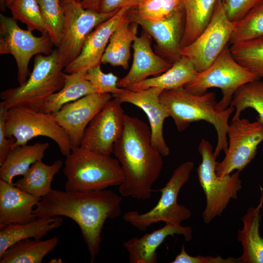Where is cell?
<instances>
[{
    "mask_svg": "<svg viewBox=\"0 0 263 263\" xmlns=\"http://www.w3.org/2000/svg\"><path fill=\"white\" fill-rule=\"evenodd\" d=\"M122 198L111 190L66 191L53 189L41 198L33 210L37 218L63 216L79 226L91 257L100 250L101 232L106 221L121 213Z\"/></svg>",
    "mask_w": 263,
    "mask_h": 263,
    "instance_id": "1",
    "label": "cell"
},
{
    "mask_svg": "<svg viewBox=\"0 0 263 263\" xmlns=\"http://www.w3.org/2000/svg\"><path fill=\"white\" fill-rule=\"evenodd\" d=\"M151 130L145 122L125 114L123 132L113 146L125 179L119 186L121 196L146 200L163 166V156L152 146Z\"/></svg>",
    "mask_w": 263,
    "mask_h": 263,
    "instance_id": "2",
    "label": "cell"
},
{
    "mask_svg": "<svg viewBox=\"0 0 263 263\" xmlns=\"http://www.w3.org/2000/svg\"><path fill=\"white\" fill-rule=\"evenodd\" d=\"M161 102L167 108L169 116L173 119L178 131L181 132L194 122L205 121L212 124L217 134V143L213 153L217 158L221 151L228 148V119L235 108L229 107L222 111L217 109L214 92L194 94L184 87L163 91Z\"/></svg>",
    "mask_w": 263,
    "mask_h": 263,
    "instance_id": "3",
    "label": "cell"
},
{
    "mask_svg": "<svg viewBox=\"0 0 263 263\" xmlns=\"http://www.w3.org/2000/svg\"><path fill=\"white\" fill-rule=\"evenodd\" d=\"M63 171L66 178V191L100 190L119 186L125 179L116 158L81 146L72 147L64 162Z\"/></svg>",
    "mask_w": 263,
    "mask_h": 263,
    "instance_id": "4",
    "label": "cell"
},
{
    "mask_svg": "<svg viewBox=\"0 0 263 263\" xmlns=\"http://www.w3.org/2000/svg\"><path fill=\"white\" fill-rule=\"evenodd\" d=\"M64 68L57 49H53L48 55H37L33 70L26 81L17 87L2 91L0 97L8 109L23 107L42 112L48 98L64 86Z\"/></svg>",
    "mask_w": 263,
    "mask_h": 263,
    "instance_id": "5",
    "label": "cell"
},
{
    "mask_svg": "<svg viewBox=\"0 0 263 263\" xmlns=\"http://www.w3.org/2000/svg\"><path fill=\"white\" fill-rule=\"evenodd\" d=\"M202 161L197 172L198 180L206 199V205L202 213L204 222L209 223L220 216L231 199H237L242 188L240 171L232 174L219 176L216 172V157L211 145L202 139L198 147Z\"/></svg>",
    "mask_w": 263,
    "mask_h": 263,
    "instance_id": "6",
    "label": "cell"
},
{
    "mask_svg": "<svg viewBox=\"0 0 263 263\" xmlns=\"http://www.w3.org/2000/svg\"><path fill=\"white\" fill-rule=\"evenodd\" d=\"M260 78L239 64L233 58L228 45L206 70L198 73L195 77L184 87L189 92L201 95L211 88H219L223 94L217 103L218 111L228 108L234 94L241 86Z\"/></svg>",
    "mask_w": 263,
    "mask_h": 263,
    "instance_id": "7",
    "label": "cell"
},
{
    "mask_svg": "<svg viewBox=\"0 0 263 263\" xmlns=\"http://www.w3.org/2000/svg\"><path fill=\"white\" fill-rule=\"evenodd\" d=\"M194 167L192 161H187L178 167L165 186L157 191L161 192L157 204L150 210L140 213L129 211L123 216V220L144 231L152 224L159 222L181 224L189 219L191 213L189 209L177 202V197L182 187L188 181Z\"/></svg>",
    "mask_w": 263,
    "mask_h": 263,
    "instance_id": "8",
    "label": "cell"
},
{
    "mask_svg": "<svg viewBox=\"0 0 263 263\" xmlns=\"http://www.w3.org/2000/svg\"><path fill=\"white\" fill-rule=\"evenodd\" d=\"M5 131L7 137L16 139L13 147L27 144L33 138L41 136L54 141L63 155L67 156L71 151L67 133L52 113L23 107H11L7 111Z\"/></svg>",
    "mask_w": 263,
    "mask_h": 263,
    "instance_id": "9",
    "label": "cell"
},
{
    "mask_svg": "<svg viewBox=\"0 0 263 263\" xmlns=\"http://www.w3.org/2000/svg\"><path fill=\"white\" fill-rule=\"evenodd\" d=\"M17 21L0 14V54L14 56L18 67V80L22 85L31 74L28 66L32 56L50 54L54 45L48 33L35 36L32 31L20 28Z\"/></svg>",
    "mask_w": 263,
    "mask_h": 263,
    "instance_id": "10",
    "label": "cell"
},
{
    "mask_svg": "<svg viewBox=\"0 0 263 263\" xmlns=\"http://www.w3.org/2000/svg\"><path fill=\"white\" fill-rule=\"evenodd\" d=\"M234 27L222 0H217L207 26L193 42L181 48V56L188 58L198 73L206 70L228 45Z\"/></svg>",
    "mask_w": 263,
    "mask_h": 263,
    "instance_id": "11",
    "label": "cell"
},
{
    "mask_svg": "<svg viewBox=\"0 0 263 263\" xmlns=\"http://www.w3.org/2000/svg\"><path fill=\"white\" fill-rule=\"evenodd\" d=\"M64 20L59 46V59L65 67L81 52L89 34L98 24L113 16L118 11L104 13L85 9L80 2L62 4Z\"/></svg>",
    "mask_w": 263,
    "mask_h": 263,
    "instance_id": "12",
    "label": "cell"
},
{
    "mask_svg": "<svg viewBox=\"0 0 263 263\" xmlns=\"http://www.w3.org/2000/svg\"><path fill=\"white\" fill-rule=\"evenodd\" d=\"M228 148L223 160L217 162L219 176L242 171L254 158L259 145L263 141V124L257 119L250 122L240 117L231 120L227 131Z\"/></svg>",
    "mask_w": 263,
    "mask_h": 263,
    "instance_id": "13",
    "label": "cell"
},
{
    "mask_svg": "<svg viewBox=\"0 0 263 263\" xmlns=\"http://www.w3.org/2000/svg\"><path fill=\"white\" fill-rule=\"evenodd\" d=\"M122 103L111 99L94 116L86 128L80 146L100 154L110 155L121 136L125 114Z\"/></svg>",
    "mask_w": 263,
    "mask_h": 263,
    "instance_id": "14",
    "label": "cell"
},
{
    "mask_svg": "<svg viewBox=\"0 0 263 263\" xmlns=\"http://www.w3.org/2000/svg\"><path fill=\"white\" fill-rule=\"evenodd\" d=\"M127 18L140 26L155 41L157 54L171 64L181 57V41L185 27L184 8L161 19H150L137 15L129 9Z\"/></svg>",
    "mask_w": 263,
    "mask_h": 263,
    "instance_id": "15",
    "label": "cell"
},
{
    "mask_svg": "<svg viewBox=\"0 0 263 263\" xmlns=\"http://www.w3.org/2000/svg\"><path fill=\"white\" fill-rule=\"evenodd\" d=\"M112 97L111 94H92L64 105L52 113L65 130L72 147L80 146L88 124Z\"/></svg>",
    "mask_w": 263,
    "mask_h": 263,
    "instance_id": "16",
    "label": "cell"
},
{
    "mask_svg": "<svg viewBox=\"0 0 263 263\" xmlns=\"http://www.w3.org/2000/svg\"><path fill=\"white\" fill-rule=\"evenodd\" d=\"M163 90L156 87L138 91L122 89L113 95L122 103H129L142 110L148 116L151 133V144L163 156L169 154L170 150L163 135V124L169 117L167 108L161 102L160 95Z\"/></svg>",
    "mask_w": 263,
    "mask_h": 263,
    "instance_id": "17",
    "label": "cell"
},
{
    "mask_svg": "<svg viewBox=\"0 0 263 263\" xmlns=\"http://www.w3.org/2000/svg\"><path fill=\"white\" fill-rule=\"evenodd\" d=\"M131 8L123 7L113 16L98 24L87 36L79 56L64 68L72 74L100 65L105 50L113 32L125 19Z\"/></svg>",
    "mask_w": 263,
    "mask_h": 263,
    "instance_id": "18",
    "label": "cell"
},
{
    "mask_svg": "<svg viewBox=\"0 0 263 263\" xmlns=\"http://www.w3.org/2000/svg\"><path fill=\"white\" fill-rule=\"evenodd\" d=\"M132 47V63L128 74L118 80L120 88L129 89L150 76L164 73L173 64L153 52L151 37L144 31L136 37Z\"/></svg>",
    "mask_w": 263,
    "mask_h": 263,
    "instance_id": "19",
    "label": "cell"
},
{
    "mask_svg": "<svg viewBox=\"0 0 263 263\" xmlns=\"http://www.w3.org/2000/svg\"><path fill=\"white\" fill-rule=\"evenodd\" d=\"M192 233L190 226L166 223L164 227L146 233L140 238L130 239L123 245L129 253L130 263H155L157 261L156 250L168 236L181 235L187 242H189L192 238Z\"/></svg>",
    "mask_w": 263,
    "mask_h": 263,
    "instance_id": "20",
    "label": "cell"
},
{
    "mask_svg": "<svg viewBox=\"0 0 263 263\" xmlns=\"http://www.w3.org/2000/svg\"><path fill=\"white\" fill-rule=\"evenodd\" d=\"M41 199L0 179V227L36 220L33 208Z\"/></svg>",
    "mask_w": 263,
    "mask_h": 263,
    "instance_id": "21",
    "label": "cell"
},
{
    "mask_svg": "<svg viewBox=\"0 0 263 263\" xmlns=\"http://www.w3.org/2000/svg\"><path fill=\"white\" fill-rule=\"evenodd\" d=\"M261 196L256 207H249L242 217L243 227L237 234L243 247L240 257L241 263H263V238L260 233V214L263 206V188L260 186Z\"/></svg>",
    "mask_w": 263,
    "mask_h": 263,
    "instance_id": "22",
    "label": "cell"
},
{
    "mask_svg": "<svg viewBox=\"0 0 263 263\" xmlns=\"http://www.w3.org/2000/svg\"><path fill=\"white\" fill-rule=\"evenodd\" d=\"M63 221L59 217L37 218L24 224H12L0 227V257L13 244L21 240L41 239L51 230L59 227Z\"/></svg>",
    "mask_w": 263,
    "mask_h": 263,
    "instance_id": "23",
    "label": "cell"
},
{
    "mask_svg": "<svg viewBox=\"0 0 263 263\" xmlns=\"http://www.w3.org/2000/svg\"><path fill=\"white\" fill-rule=\"evenodd\" d=\"M49 147L48 143L37 142L13 147L0 165V179L13 184L15 177L23 175L32 165L42 160Z\"/></svg>",
    "mask_w": 263,
    "mask_h": 263,
    "instance_id": "24",
    "label": "cell"
},
{
    "mask_svg": "<svg viewBox=\"0 0 263 263\" xmlns=\"http://www.w3.org/2000/svg\"><path fill=\"white\" fill-rule=\"evenodd\" d=\"M138 25L127 16L111 36L101 59V63L113 66L129 67L132 44L137 36Z\"/></svg>",
    "mask_w": 263,
    "mask_h": 263,
    "instance_id": "25",
    "label": "cell"
},
{
    "mask_svg": "<svg viewBox=\"0 0 263 263\" xmlns=\"http://www.w3.org/2000/svg\"><path fill=\"white\" fill-rule=\"evenodd\" d=\"M197 74L190 60L181 56L164 73L157 76L148 78L128 90L138 91L152 87L160 88L163 91L173 90L184 87L192 80Z\"/></svg>",
    "mask_w": 263,
    "mask_h": 263,
    "instance_id": "26",
    "label": "cell"
},
{
    "mask_svg": "<svg viewBox=\"0 0 263 263\" xmlns=\"http://www.w3.org/2000/svg\"><path fill=\"white\" fill-rule=\"evenodd\" d=\"M62 165L63 162L60 159L50 165L44 163L42 160H38L31 165L21 178L13 184L25 192L42 198L53 190L52 182Z\"/></svg>",
    "mask_w": 263,
    "mask_h": 263,
    "instance_id": "27",
    "label": "cell"
},
{
    "mask_svg": "<svg viewBox=\"0 0 263 263\" xmlns=\"http://www.w3.org/2000/svg\"><path fill=\"white\" fill-rule=\"evenodd\" d=\"M87 71L72 74L65 73L64 86L52 94L44 105L42 112L54 113L65 104L76 101L81 97L96 93L92 84L85 78Z\"/></svg>",
    "mask_w": 263,
    "mask_h": 263,
    "instance_id": "28",
    "label": "cell"
},
{
    "mask_svg": "<svg viewBox=\"0 0 263 263\" xmlns=\"http://www.w3.org/2000/svg\"><path fill=\"white\" fill-rule=\"evenodd\" d=\"M56 236L46 240L26 239L9 247L0 257V263H41L57 245Z\"/></svg>",
    "mask_w": 263,
    "mask_h": 263,
    "instance_id": "29",
    "label": "cell"
},
{
    "mask_svg": "<svg viewBox=\"0 0 263 263\" xmlns=\"http://www.w3.org/2000/svg\"><path fill=\"white\" fill-rule=\"evenodd\" d=\"M217 0H182L185 27L181 48L193 42L207 26Z\"/></svg>",
    "mask_w": 263,
    "mask_h": 263,
    "instance_id": "30",
    "label": "cell"
},
{
    "mask_svg": "<svg viewBox=\"0 0 263 263\" xmlns=\"http://www.w3.org/2000/svg\"><path fill=\"white\" fill-rule=\"evenodd\" d=\"M236 61L259 78H263V37L233 44L229 48Z\"/></svg>",
    "mask_w": 263,
    "mask_h": 263,
    "instance_id": "31",
    "label": "cell"
},
{
    "mask_svg": "<svg viewBox=\"0 0 263 263\" xmlns=\"http://www.w3.org/2000/svg\"><path fill=\"white\" fill-rule=\"evenodd\" d=\"M230 105L235 108L232 120L239 118L244 110L252 108L258 114L257 119L263 124V81L257 79L241 86L234 94Z\"/></svg>",
    "mask_w": 263,
    "mask_h": 263,
    "instance_id": "32",
    "label": "cell"
},
{
    "mask_svg": "<svg viewBox=\"0 0 263 263\" xmlns=\"http://www.w3.org/2000/svg\"><path fill=\"white\" fill-rule=\"evenodd\" d=\"M263 37V1L236 22L230 36L231 45Z\"/></svg>",
    "mask_w": 263,
    "mask_h": 263,
    "instance_id": "33",
    "label": "cell"
},
{
    "mask_svg": "<svg viewBox=\"0 0 263 263\" xmlns=\"http://www.w3.org/2000/svg\"><path fill=\"white\" fill-rule=\"evenodd\" d=\"M8 8L13 18L25 24L27 29L48 33L40 11L39 0H14Z\"/></svg>",
    "mask_w": 263,
    "mask_h": 263,
    "instance_id": "34",
    "label": "cell"
},
{
    "mask_svg": "<svg viewBox=\"0 0 263 263\" xmlns=\"http://www.w3.org/2000/svg\"><path fill=\"white\" fill-rule=\"evenodd\" d=\"M42 18L54 45L59 46L64 20L60 0H39Z\"/></svg>",
    "mask_w": 263,
    "mask_h": 263,
    "instance_id": "35",
    "label": "cell"
},
{
    "mask_svg": "<svg viewBox=\"0 0 263 263\" xmlns=\"http://www.w3.org/2000/svg\"><path fill=\"white\" fill-rule=\"evenodd\" d=\"M183 8L182 0H142L137 7L131 9L143 18L158 19L166 18Z\"/></svg>",
    "mask_w": 263,
    "mask_h": 263,
    "instance_id": "36",
    "label": "cell"
},
{
    "mask_svg": "<svg viewBox=\"0 0 263 263\" xmlns=\"http://www.w3.org/2000/svg\"><path fill=\"white\" fill-rule=\"evenodd\" d=\"M85 78L89 81L99 94H111L112 95L120 93L123 88L117 86L118 77L113 73L102 72L100 64L87 71Z\"/></svg>",
    "mask_w": 263,
    "mask_h": 263,
    "instance_id": "37",
    "label": "cell"
},
{
    "mask_svg": "<svg viewBox=\"0 0 263 263\" xmlns=\"http://www.w3.org/2000/svg\"><path fill=\"white\" fill-rule=\"evenodd\" d=\"M226 15L232 22L244 17L263 0H222Z\"/></svg>",
    "mask_w": 263,
    "mask_h": 263,
    "instance_id": "38",
    "label": "cell"
},
{
    "mask_svg": "<svg viewBox=\"0 0 263 263\" xmlns=\"http://www.w3.org/2000/svg\"><path fill=\"white\" fill-rule=\"evenodd\" d=\"M171 263H240V258H235L230 257L225 259L220 256L212 257L198 255L192 256L186 251L185 245L181 246L180 252L177 255Z\"/></svg>",
    "mask_w": 263,
    "mask_h": 263,
    "instance_id": "39",
    "label": "cell"
},
{
    "mask_svg": "<svg viewBox=\"0 0 263 263\" xmlns=\"http://www.w3.org/2000/svg\"><path fill=\"white\" fill-rule=\"evenodd\" d=\"M8 109L3 101L0 103V165L4 161L16 142L14 137H7L5 134V124Z\"/></svg>",
    "mask_w": 263,
    "mask_h": 263,
    "instance_id": "40",
    "label": "cell"
},
{
    "mask_svg": "<svg viewBox=\"0 0 263 263\" xmlns=\"http://www.w3.org/2000/svg\"><path fill=\"white\" fill-rule=\"evenodd\" d=\"M142 0H100L99 12L108 13L128 7L134 8L137 7Z\"/></svg>",
    "mask_w": 263,
    "mask_h": 263,
    "instance_id": "41",
    "label": "cell"
},
{
    "mask_svg": "<svg viewBox=\"0 0 263 263\" xmlns=\"http://www.w3.org/2000/svg\"><path fill=\"white\" fill-rule=\"evenodd\" d=\"M100 0H83L80 3L85 9H89L99 11Z\"/></svg>",
    "mask_w": 263,
    "mask_h": 263,
    "instance_id": "42",
    "label": "cell"
},
{
    "mask_svg": "<svg viewBox=\"0 0 263 263\" xmlns=\"http://www.w3.org/2000/svg\"><path fill=\"white\" fill-rule=\"evenodd\" d=\"M0 10L4 11L6 6V0H0Z\"/></svg>",
    "mask_w": 263,
    "mask_h": 263,
    "instance_id": "43",
    "label": "cell"
},
{
    "mask_svg": "<svg viewBox=\"0 0 263 263\" xmlns=\"http://www.w3.org/2000/svg\"><path fill=\"white\" fill-rule=\"evenodd\" d=\"M83 0H60L61 4H66L72 2H81Z\"/></svg>",
    "mask_w": 263,
    "mask_h": 263,
    "instance_id": "44",
    "label": "cell"
},
{
    "mask_svg": "<svg viewBox=\"0 0 263 263\" xmlns=\"http://www.w3.org/2000/svg\"><path fill=\"white\" fill-rule=\"evenodd\" d=\"M49 263H63V261L59 258H56L52 259Z\"/></svg>",
    "mask_w": 263,
    "mask_h": 263,
    "instance_id": "45",
    "label": "cell"
},
{
    "mask_svg": "<svg viewBox=\"0 0 263 263\" xmlns=\"http://www.w3.org/2000/svg\"><path fill=\"white\" fill-rule=\"evenodd\" d=\"M14 0H6V4L7 7H8V6L10 4H11L14 1Z\"/></svg>",
    "mask_w": 263,
    "mask_h": 263,
    "instance_id": "46",
    "label": "cell"
}]
</instances>
